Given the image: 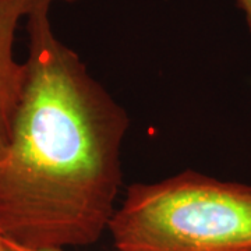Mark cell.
I'll use <instances>...</instances> for the list:
<instances>
[{
    "instance_id": "cell-1",
    "label": "cell",
    "mask_w": 251,
    "mask_h": 251,
    "mask_svg": "<svg viewBox=\"0 0 251 251\" xmlns=\"http://www.w3.org/2000/svg\"><path fill=\"white\" fill-rule=\"evenodd\" d=\"M52 0L27 14L25 82L0 158V234L35 250L98 242L116 211L128 116L54 35Z\"/></svg>"
},
{
    "instance_id": "cell-5",
    "label": "cell",
    "mask_w": 251,
    "mask_h": 251,
    "mask_svg": "<svg viewBox=\"0 0 251 251\" xmlns=\"http://www.w3.org/2000/svg\"><path fill=\"white\" fill-rule=\"evenodd\" d=\"M9 243V246L13 249V251H64V250H35V249H27V247H23V246H18L16 243H11L9 240H6Z\"/></svg>"
},
{
    "instance_id": "cell-3",
    "label": "cell",
    "mask_w": 251,
    "mask_h": 251,
    "mask_svg": "<svg viewBox=\"0 0 251 251\" xmlns=\"http://www.w3.org/2000/svg\"><path fill=\"white\" fill-rule=\"evenodd\" d=\"M35 0H0V158L7 148L13 120L25 82V64L14 57L18 23Z\"/></svg>"
},
{
    "instance_id": "cell-2",
    "label": "cell",
    "mask_w": 251,
    "mask_h": 251,
    "mask_svg": "<svg viewBox=\"0 0 251 251\" xmlns=\"http://www.w3.org/2000/svg\"><path fill=\"white\" fill-rule=\"evenodd\" d=\"M108 230L117 251H251V186L193 171L133 184Z\"/></svg>"
},
{
    "instance_id": "cell-7",
    "label": "cell",
    "mask_w": 251,
    "mask_h": 251,
    "mask_svg": "<svg viewBox=\"0 0 251 251\" xmlns=\"http://www.w3.org/2000/svg\"><path fill=\"white\" fill-rule=\"evenodd\" d=\"M64 1H78V0H64Z\"/></svg>"
},
{
    "instance_id": "cell-6",
    "label": "cell",
    "mask_w": 251,
    "mask_h": 251,
    "mask_svg": "<svg viewBox=\"0 0 251 251\" xmlns=\"http://www.w3.org/2000/svg\"><path fill=\"white\" fill-rule=\"evenodd\" d=\"M0 251H13V249L9 246V243L6 242V239L0 234Z\"/></svg>"
},
{
    "instance_id": "cell-4",
    "label": "cell",
    "mask_w": 251,
    "mask_h": 251,
    "mask_svg": "<svg viewBox=\"0 0 251 251\" xmlns=\"http://www.w3.org/2000/svg\"><path fill=\"white\" fill-rule=\"evenodd\" d=\"M239 7L243 10L244 16H246V20H247V24H249V28L251 31V0H236Z\"/></svg>"
}]
</instances>
